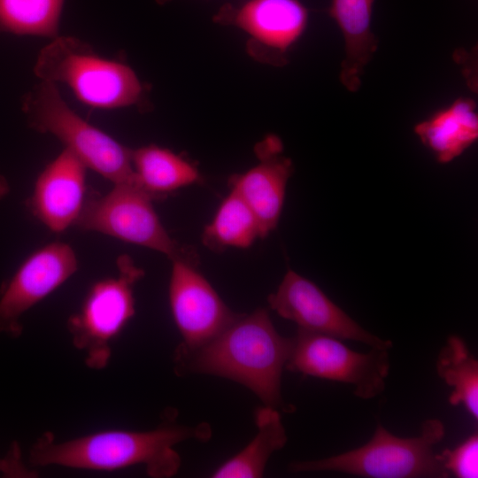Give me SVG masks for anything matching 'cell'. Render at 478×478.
I'll list each match as a JSON object with an SVG mask.
<instances>
[{
	"mask_svg": "<svg viewBox=\"0 0 478 478\" xmlns=\"http://www.w3.org/2000/svg\"><path fill=\"white\" fill-rule=\"evenodd\" d=\"M292 338L281 335L268 312L260 308L236 314L213 338L194 347L179 346L175 367L181 373L210 374L240 383L264 404L283 408L281 374Z\"/></svg>",
	"mask_w": 478,
	"mask_h": 478,
	"instance_id": "cell-1",
	"label": "cell"
},
{
	"mask_svg": "<svg viewBox=\"0 0 478 478\" xmlns=\"http://www.w3.org/2000/svg\"><path fill=\"white\" fill-rule=\"evenodd\" d=\"M211 435L208 424L189 427L169 417L151 430L110 429L60 442L45 432L32 444L28 460L35 467L101 471L143 465L149 476L169 478L181 466V457L173 446L191 438L206 441Z\"/></svg>",
	"mask_w": 478,
	"mask_h": 478,
	"instance_id": "cell-2",
	"label": "cell"
},
{
	"mask_svg": "<svg viewBox=\"0 0 478 478\" xmlns=\"http://www.w3.org/2000/svg\"><path fill=\"white\" fill-rule=\"evenodd\" d=\"M439 419H428L419 436L399 437L378 424L362 446L316 460L289 464L292 473L334 471L366 478H448L435 451L445 436Z\"/></svg>",
	"mask_w": 478,
	"mask_h": 478,
	"instance_id": "cell-3",
	"label": "cell"
},
{
	"mask_svg": "<svg viewBox=\"0 0 478 478\" xmlns=\"http://www.w3.org/2000/svg\"><path fill=\"white\" fill-rule=\"evenodd\" d=\"M41 80L66 84L82 103L102 109L140 106L145 89L134 70L101 58L87 42L57 36L39 52L34 66Z\"/></svg>",
	"mask_w": 478,
	"mask_h": 478,
	"instance_id": "cell-4",
	"label": "cell"
},
{
	"mask_svg": "<svg viewBox=\"0 0 478 478\" xmlns=\"http://www.w3.org/2000/svg\"><path fill=\"white\" fill-rule=\"evenodd\" d=\"M27 123L60 140L87 166L113 184L135 183L131 149L88 123L61 96L56 83L41 81L24 96Z\"/></svg>",
	"mask_w": 478,
	"mask_h": 478,
	"instance_id": "cell-5",
	"label": "cell"
},
{
	"mask_svg": "<svg viewBox=\"0 0 478 478\" xmlns=\"http://www.w3.org/2000/svg\"><path fill=\"white\" fill-rule=\"evenodd\" d=\"M117 265L118 276L95 282L80 310L67 320L73 346L92 369L108 365L112 342L135 312L134 286L144 273L126 255L120 257Z\"/></svg>",
	"mask_w": 478,
	"mask_h": 478,
	"instance_id": "cell-6",
	"label": "cell"
},
{
	"mask_svg": "<svg viewBox=\"0 0 478 478\" xmlns=\"http://www.w3.org/2000/svg\"><path fill=\"white\" fill-rule=\"evenodd\" d=\"M389 349L351 350L343 340L297 328L285 368L303 375L352 386L361 399H372L385 389L389 374Z\"/></svg>",
	"mask_w": 478,
	"mask_h": 478,
	"instance_id": "cell-7",
	"label": "cell"
},
{
	"mask_svg": "<svg viewBox=\"0 0 478 478\" xmlns=\"http://www.w3.org/2000/svg\"><path fill=\"white\" fill-rule=\"evenodd\" d=\"M153 197L135 183L113 184L107 194L85 200L74 225L145 247L172 258L182 251L161 223Z\"/></svg>",
	"mask_w": 478,
	"mask_h": 478,
	"instance_id": "cell-8",
	"label": "cell"
},
{
	"mask_svg": "<svg viewBox=\"0 0 478 478\" xmlns=\"http://www.w3.org/2000/svg\"><path fill=\"white\" fill-rule=\"evenodd\" d=\"M279 316L299 329L358 342L370 348L390 349L392 342L363 328L335 304L314 282L289 269L275 292L267 297Z\"/></svg>",
	"mask_w": 478,
	"mask_h": 478,
	"instance_id": "cell-9",
	"label": "cell"
},
{
	"mask_svg": "<svg viewBox=\"0 0 478 478\" xmlns=\"http://www.w3.org/2000/svg\"><path fill=\"white\" fill-rule=\"evenodd\" d=\"M78 268L73 249L54 242L30 254L0 289V335H21L22 316L65 283Z\"/></svg>",
	"mask_w": 478,
	"mask_h": 478,
	"instance_id": "cell-10",
	"label": "cell"
},
{
	"mask_svg": "<svg viewBox=\"0 0 478 478\" xmlns=\"http://www.w3.org/2000/svg\"><path fill=\"white\" fill-rule=\"evenodd\" d=\"M172 262L168 299L185 348L199 346L218 335L236 315L182 251Z\"/></svg>",
	"mask_w": 478,
	"mask_h": 478,
	"instance_id": "cell-11",
	"label": "cell"
},
{
	"mask_svg": "<svg viewBox=\"0 0 478 478\" xmlns=\"http://www.w3.org/2000/svg\"><path fill=\"white\" fill-rule=\"evenodd\" d=\"M214 18L247 34L253 57L283 66L305 31L308 11L298 0H249L239 7L224 5Z\"/></svg>",
	"mask_w": 478,
	"mask_h": 478,
	"instance_id": "cell-12",
	"label": "cell"
},
{
	"mask_svg": "<svg viewBox=\"0 0 478 478\" xmlns=\"http://www.w3.org/2000/svg\"><path fill=\"white\" fill-rule=\"evenodd\" d=\"M258 163L242 173L229 178L231 190L238 194L256 215L266 237L278 225L287 184L294 166L283 155L281 140L267 135L255 146Z\"/></svg>",
	"mask_w": 478,
	"mask_h": 478,
	"instance_id": "cell-13",
	"label": "cell"
},
{
	"mask_svg": "<svg viewBox=\"0 0 478 478\" xmlns=\"http://www.w3.org/2000/svg\"><path fill=\"white\" fill-rule=\"evenodd\" d=\"M84 163L65 148L38 175L30 198L34 215L50 231L74 225L85 199Z\"/></svg>",
	"mask_w": 478,
	"mask_h": 478,
	"instance_id": "cell-14",
	"label": "cell"
},
{
	"mask_svg": "<svg viewBox=\"0 0 478 478\" xmlns=\"http://www.w3.org/2000/svg\"><path fill=\"white\" fill-rule=\"evenodd\" d=\"M374 0H331V18L340 28L345 55L339 79L350 92H357L367 64L377 50L378 41L371 29Z\"/></svg>",
	"mask_w": 478,
	"mask_h": 478,
	"instance_id": "cell-15",
	"label": "cell"
},
{
	"mask_svg": "<svg viewBox=\"0 0 478 478\" xmlns=\"http://www.w3.org/2000/svg\"><path fill=\"white\" fill-rule=\"evenodd\" d=\"M413 131L437 162L450 163L478 139L476 103L472 98L459 97L417 123Z\"/></svg>",
	"mask_w": 478,
	"mask_h": 478,
	"instance_id": "cell-16",
	"label": "cell"
},
{
	"mask_svg": "<svg viewBox=\"0 0 478 478\" xmlns=\"http://www.w3.org/2000/svg\"><path fill=\"white\" fill-rule=\"evenodd\" d=\"M135 183L153 198L202 181L192 163L155 144L131 150Z\"/></svg>",
	"mask_w": 478,
	"mask_h": 478,
	"instance_id": "cell-17",
	"label": "cell"
},
{
	"mask_svg": "<svg viewBox=\"0 0 478 478\" xmlns=\"http://www.w3.org/2000/svg\"><path fill=\"white\" fill-rule=\"evenodd\" d=\"M258 432L238 453L212 473L213 478L262 477L271 455L284 447L288 437L278 409L264 405L254 412Z\"/></svg>",
	"mask_w": 478,
	"mask_h": 478,
	"instance_id": "cell-18",
	"label": "cell"
},
{
	"mask_svg": "<svg viewBox=\"0 0 478 478\" xmlns=\"http://www.w3.org/2000/svg\"><path fill=\"white\" fill-rule=\"evenodd\" d=\"M436 369L438 376L451 388L448 401L451 405H462L478 419V361L465 340L450 335L440 350Z\"/></svg>",
	"mask_w": 478,
	"mask_h": 478,
	"instance_id": "cell-19",
	"label": "cell"
},
{
	"mask_svg": "<svg viewBox=\"0 0 478 478\" xmlns=\"http://www.w3.org/2000/svg\"><path fill=\"white\" fill-rule=\"evenodd\" d=\"M262 237L259 222L235 191L223 199L212 220L204 227L202 241L210 249H246Z\"/></svg>",
	"mask_w": 478,
	"mask_h": 478,
	"instance_id": "cell-20",
	"label": "cell"
},
{
	"mask_svg": "<svg viewBox=\"0 0 478 478\" xmlns=\"http://www.w3.org/2000/svg\"><path fill=\"white\" fill-rule=\"evenodd\" d=\"M64 0H0V32L55 38Z\"/></svg>",
	"mask_w": 478,
	"mask_h": 478,
	"instance_id": "cell-21",
	"label": "cell"
},
{
	"mask_svg": "<svg viewBox=\"0 0 478 478\" xmlns=\"http://www.w3.org/2000/svg\"><path fill=\"white\" fill-rule=\"evenodd\" d=\"M448 474L457 478L478 477V434L475 432L453 449L436 453Z\"/></svg>",
	"mask_w": 478,
	"mask_h": 478,
	"instance_id": "cell-22",
	"label": "cell"
},
{
	"mask_svg": "<svg viewBox=\"0 0 478 478\" xmlns=\"http://www.w3.org/2000/svg\"><path fill=\"white\" fill-rule=\"evenodd\" d=\"M476 52L474 51V49L472 51L467 52L465 50H459L458 51L454 52V58L455 61L458 62L459 65L461 64L464 66L463 73L466 77V80L468 82V86L471 89L475 88L474 82L477 81V80L474 79V65H476ZM477 84V82H475Z\"/></svg>",
	"mask_w": 478,
	"mask_h": 478,
	"instance_id": "cell-23",
	"label": "cell"
},
{
	"mask_svg": "<svg viewBox=\"0 0 478 478\" xmlns=\"http://www.w3.org/2000/svg\"><path fill=\"white\" fill-rule=\"evenodd\" d=\"M9 191V185L4 177L0 175V198L4 197Z\"/></svg>",
	"mask_w": 478,
	"mask_h": 478,
	"instance_id": "cell-24",
	"label": "cell"
},
{
	"mask_svg": "<svg viewBox=\"0 0 478 478\" xmlns=\"http://www.w3.org/2000/svg\"><path fill=\"white\" fill-rule=\"evenodd\" d=\"M156 1H157V3H158V4H163L168 3V2H170V1H172V0H156Z\"/></svg>",
	"mask_w": 478,
	"mask_h": 478,
	"instance_id": "cell-25",
	"label": "cell"
}]
</instances>
